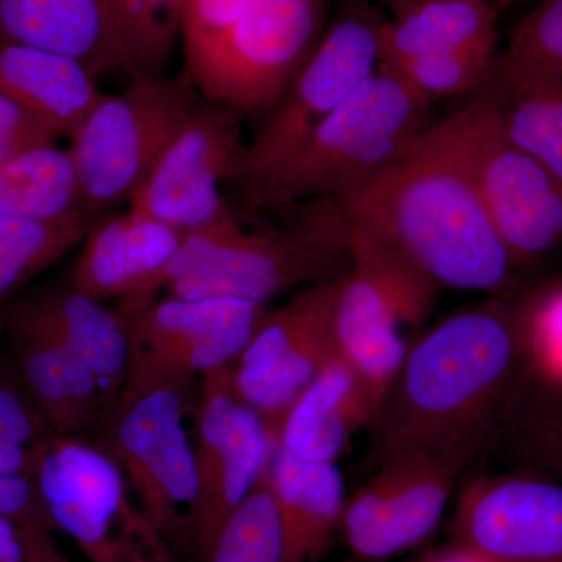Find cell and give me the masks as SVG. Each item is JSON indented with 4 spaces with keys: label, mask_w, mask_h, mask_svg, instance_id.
<instances>
[{
    "label": "cell",
    "mask_w": 562,
    "mask_h": 562,
    "mask_svg": "<svg viewBox=\"0 0 562 562\" xmlns=\"http://www.w3.org/2000/svg\"><path fill=\"white\" fill-rule=\"evenodd\" d=\"M60 557L50 531L0 516V562H50Z\"/></svg>",
    "instance_id": "cell-38"
},
{
    "label": "cell",
    "mask_w": 562,
    "mask_h": 562,
    "mask_svg": "<svg viewBox=\"0 0 562 562\" xmlns=\"http://www.w3.org/2000/svg\"><path fill=\"white\" fill-rule=\"evenodd\" d=\"M244 144L236 113L203 101L162 151L128 210L184 233L220 220L221 184L233 179Z\"/></svg>",
    "instance_id": "cell-15"
},
{
    "label": "cell",
    "mask_w": 562,
    "mask_h": 562,
    "mask_svg": "<svg viewBox=\"0 0 562 562\" xmlns=\"http://www.w3.org/2000/svg\"><path fill=\"white\" fill-rule=\"evenodd\" d=\"M190 0H109L117 68L131 79L162 77Z\"/></svg>",
    "instance_id": "cell-28"
},
{
    "label": "cell",
    "mask_w": 562,
    "mask_h": 562,
    "mask_svg": "<svg viewBox=\"0 0 562 562\" xmlns=\"http://www.w3.org/2000/svg\"><path fill=\"white\" fill-rule=\"evenodd\" d=\"M514 314H453L406 350L371 422L376 462L394 454L479 450L522 371Z\"/></svg>",
    "instance_id": "cell-1"
},
{
    "label": "cell",
    "mask_w": 562,
    "mask_h": 562,
    "mask_svg": "<svg viewBox=\"0 0 562 562\" xmlns=\"http://www.w3.org/2000/svg\"><path fill=\"white\" fill-rule=\"evenodd\" d=\"M494 44L439 52L397 63H380L409 90L431 102L447 95L475 94L490 76L497 52Z\"/></svg>",
    "instance_id": "cell-32"
},
{
    "label": "cell",
    "mask_w": 562,
    "mask_h": 562,
    "mask_svg": "<svg viewBox=\"0 0 562 562\" xmlns=\"http://www.w3.org/2000/svg\"><path fill=\"white\" fill-rule=\"evenodd\" d=\"M349 221L335 199L310 202L286 231H243L232 211L187 233L151 295L232 297L257 303L297 284L349 271Z\"/></svg>",
    "instance_id": "cell-3"
},
{
    "label": "cell",
    "mask_w": 562,
    "mask_h": 562,
    "mask_svg": "<svg viewBox=\"0 0 562 562\" xmlns=\"http://www.w3.org/2000/svg\"><path fill=\"white\" fill-rule=\"evenodd\" d=\"M373 414L368 391L338 353L291 403L277 425L276 442L303 461L336 462Z\"/></svg>",
    "instance_id": "cell-21"
},
{
    "label": "cell",
    "mask_w": 562,
    "mask_h": 562,
    "mask_svg": "<svg viewBox=\"0 0 562 562\" xmlns=\"http://www.w3.org/2000/svg\"><path fill=\"white\" fill-rule=\"evenodd\" d=\"M475 452H412L379 461L375 476L344 508L341 530L351 552L364 560H384L428 538Z\"/></svg>",
    "instance_id": "cell-13"
},
{
    "label": "cell",
    "mask_w": 562,
    "mask_h": 562,
    "mask_svg": "<svg viewBox=\"0 0 562 562\" xmlns=\"http://www.w3.org/2000/svg\"><path fill=\"white\" fill-rule=\"evenodd\" d=\"M0 44L65 55L95 77L120 69L109 0H0Z\"/></svg>",
    "instance_id": "cell-22"
},
{
    "label": "cell",
    "mask_w": 562,
    "mask_h": 562,
    "mask_svg": "<svg viewBox=\"0 0 562 562\" xmlns=\"http://www.w3.org/2000/svg\"><path fill=\"white\" fill-rule=\"evenodd\" d=\"M32 479L54 528L91 562H173L160 531L128 498L120 464L101 446L50 435Z\"/></svg>",
    "instance_id": "cell-9"
},
{
    "label": "cell",
    "mask_w": 562,
    "mask_h": 562,
    "mask_svg": "<svg viewBox=\"0 0 562 562\" xmlns=\"http://www.w3.org/2000/svg\"><path fill=\"white\" fill-rule=\"evenodd\" d=\"M279 519L280 562H314L341 527L342 475L335 462H310L273 442L265 471Z\"/></svg>",
    "instance_id": "cell-19"
},
{
    "label": "cell",
    "mask_w": 562,
    "mask_h": 562,
    "mask_svg": "<svg viewBox=\"0 0 562 562\" xmlns=\"http://www.w3.org/2000/svg\"><path fill=\"white\" fill-rule=\"evenodd\" d=\"M424 562H494L487 560L483 554L473 552V550L468 549V547L460 546L454 547V549L447 550V552H441L438 554H432V557L428 558Z\"/></svg>",
    "instance_id": "cell-41"
},
{
    "label": "cell",
    "mask_w": 562,
    "mask_h": 562,
    "mask_svg": "<svg viewBox=\"0 0 562 562\" xmlns=\"http://www.w3.org/2000/svg\"><path fill=\"white\" fill-rule=\"evenodd\" d=\"M32 305L98 379L109 405L116 401L127 382L132 353L124 314L70 284L32 301Z\"/></svg>",
    "instance_id": "cell-24"
},
{
    "label": "cell",
    "mask_w": 562,
    "mask_h": 562,
    "mask_svg": "<svg viewBox=\"0 0 562 562\" xmlns=\"http://www.w3.org/2000/svg\"><path fill=\"white\" fill-rule=\"evenodd\" d=\"M0 331H2V319H0Z\"/></svg>",
    "instance_id": "cell-44"
},
{
    "label": "cell",
    "mask_w": 562,
    "mask_h": 562,
    "mask_svg": "<svg viewBox=\"0 0 562 562\" xmlns=\"http://www.w3.org/2000/svg\"><path fill=\"white\" fill-rule=\"evenodd\" d=\"M386 18L371 0H342L308 60L277 103L231 180L244 205L297 154L313 132L380 66Z\"/></svg>",
    "instance_id": "cell-8"
},
{
    "label": "cell",
    "mask_w": 562,
    "mask_h": 562,
    "mask_svg": "<svg viewBox=\"0 0 562 562\" xmlns=\"http://www.w3.org/2000/svg\"><path fill=\"white\" fill-rule=\"evenodd\" d=\"M52 432L20 376L0 368V475L29 476Z\"/></svg>",
    "instance_id": "cell-35"
},
{
    "label": "cell",
    "mask_w": 562,
    "mask_h": 562,
    "mask_svg": "<svg viewBox=\"0 0 562 562\" xmlns=\"http://www.w3.org/2000/svg\"><path fill=\"white\" fill-rule=\"evenodd\" d=\"M79 210V184L69 150L52 144L0 165V216L50 220Z\"/></svg>",
    "instance_id": "cell-26"
},
{
    "label": "cell",
    "mask_w": 562,
    "mask_h": 562,
    "mask_svg": "<svg viewBox=\"0 0 562 562\" xmlns=\"http://www.w3.org/2000/svg\"><path fill=\"white\" fill-rule=\"evenodd\" d=\"M505 413L528 460L562 483V387L520 371Z\"/></svg>",
    "instance_id": "cell-31"
},
{
    "label": "cell",
    "mask_w": 562,
    "mask_h": 562,
    "mask_svg": "<svg viewBox=\"0 0 562 562\" xmlns=\"http://www.w3.org/2000/svg\"><path fill=\"white\" fill-rule=\"evenodd\" d=\"M522 369L535 379L562 387V283L546 288L514 313Z\"/></svg>",
    "instance_id": "cell-36"
},
{
    "label": "cell",
    "mask_w": 562,
    "mask_h": 562,
    "mask_svg": "<svg viewBox=\"0 0 562 562\" xmlns=\"http://www.w3.org/2000/svg\"><path fill=\"white\" fill-rule=\"evenodd\" d=\"M273 442L265 419L239 401L228 366L203 373L195 425L198 501L190 547L205 562L222 530L260 482Z\"/></svg>",
    "instance_id": "cell-11"
},
{
    "label": "cell",
    "mask_w": 562,
    "mask_h": 562,
    "mask_svg": "<svg viewBox=\"0 0 562 562\" xmlns=\"http://www.w3.org/2000/svg\"><path fill=\"white\" fill-rule=\"evenodd\" d=\"M454 532L494 562H562V483L528 473L476 480L458 503Z\"/></svg>",
    "instance_id": "cell-16"
},
{
    "label": "cell",
    "mask_w": 562,
    "mask_h": 562,
    "mask_svg": "<svg viewBox=\"0 0 562 562\" xmlns=\"http://www.w3.org/2000/svg\"><path fill=\"white\" fill-rule=\"evenodd\" d=\"M380 2L391 11L392 18H395L419 3L428 2V0H380ZM483 2H492V0H483Z\"/></svg>",
    "instance_id": "cell-42"
},
{
    "label": "cell",
    "mask_w": 562,
    "mask_h": 562,
    "mask_svg": "<svg viewBox=\"0 0 562 562\" xmlns=\"http://www.w3.org/2000/svg\"><path fill=\"white\" fill-rule=\"evenodd\" d=\"M90 225L81 210L50 220L0 216V258L36 276L85 239Z\"/></svg>",
    "instance_id": "cell-33"
},
{
    "label": "cell",
    "mask_w": 562,
    "mask_h": 562,
    "mask_svg": "<svg viewBox=\"0 0 562 562\" xmlns=\"http://www.w3.org/2000/svg\"><path fill=\"white\" fill-rule=\"evenodd\" d=\"M0 516L11 517L36 530H55L29 476L0 475Z\"/></svg>",
    "instance_id": "cell-39"
},
{
    "label": "cell",
    "mask_w": 562,
    "mask_h": 562,
    "mask_svg": "<svg viewBox=\"0 0 562 562\" xmlns=\"http://www.w3.org/2000/svg\"><path fill=\"white\" fill-rule=\"evenodd\" d=\"M347 221L351 271L368 277L390 295L401 310L403 324L419 325L431 313L438 284L390 235L364 222Z\"/></svg>",
    "instance_id": "cell-27"
},
{
    "label": "cell",
    "mask_w": 562,
    "mask_h": 562,
    "mask_svg": "<svg viewBox=\"0 0 562 562\" xmlns=\"http://www.w3.org/2000/svg\"><path fill=\"white\" fill-rule=\"evenodd\" d=\"M50 562H68V561H66L65 558L60 557V558H57V560H54Z\"/></svg>",
    "instance_id": "cell-43"
},
{
    "label": "cell",
    "mask_w": 562,
    "mask_h": 562,
    "mask_svg": "<svg viewBox=\"0 0 562 562\" xmlns=\"http://www.w3.org/2000/svg\"><path fill=\"white\" fill-rule=\"evenodd\" d=\"M20 375L29 397L54 435H79L109 406L101 383L63 341L32 302L10 321Z\"/></svg>",
    "instance_id": "cell-18"
},
{
    "label": "cell",
    "mask_w": 562,
    "mask_h": 562,
    "mask_svg": "<svg viewBox=\"0 0 562 562\" xmlns=\"http://www.w3.org/2000/svg\"><path fill=\"white\" fill-rule=\"evenodd\" d=\"M342 276L314 283L276 312L269 310L249 346L228 366L232 391L260 414L273 439L291 403L339 353L333 312Z\"/></svg>",
    "instance_id": "cell-12"
},
{
    "label": "cell",
    "mask_w": 562,
    "mask_h": 562,
    "mask_svg": "<svg viewBox=\"0 0 562 562\" xmlns=\"http://www.w3.org/2000/svg\"><path fill=\"white\" fill-rule=\"evenodd\" d=\"M344 214L390 235L438 286L501 292L516 261L495 228L449 124H432L405 154L342 201Z\"/></svg>",
    "instance_id": "cell-2"
},
{
    "label": "cell",
    "mask_w": 562,
    "mask_h": 562,
    "mask_svg": "<svg viewBox=\"0 0 562 562\" xmlns=\"http://www.w3.org/2000/svg\"><path fill=\"white\" fill-rule=\"evenodd\" d=\"M187 233L133 213H106L85 236L70 286L95 301L124 297V312L150 301L155 279L179 249Z\"/></svg>",
    "instance_id": "cell-17"
},
{
    "label": "cell",
    "mask_w": 562,
    "mask_h": 562,
    "mask_svg": "<svg viewBox=\"0 0 562 562\" xmlns=\"http://www.w3.org/2000/svg\"><path fill=\"white\" fill-rule=\"evenodd\" d=\"M268 303L232 297H166L122 312L132 353L127 376L192 379L238 360Z\"/></svg>",
    "instance_id": "cell-14"
},
{
    "label": "cell",
    "mask_w": 562,
    "mask_h": 562,
    "mask_svg": "<svg viewBox=\"0 0 562 562\" xmlns=\"http://www.w3.org/2000/svg\"><path fill=\"white\" fill-rule=\"evenodd\" d=\"M276 505L265 473L222 530L205 562H280Z\"/></svg>",
    "instance_id": "cell-34"
},
{
    "label": "cell",
    "mask_w": 562,
    "mask_h": 562,
    "mask_svg": "<svg viewBox=\"0 0 562 562\" xmlns=\"http://www.w3.org/2000/svg\"><path fill=\"white\" fill-rule=\"evenodd\" d=\"M60 138L41 117L0 94V165L24 151L52 146Z\"/></svg>",
    "instance_id": "cell-37"
},
{
    "label": "cell",
    "mask_w": 562,
    "mask_h": 562,
    "mask_svg": "<svg viewBox=\"0 0 562 562\" xmlns=\"http://www.w3.org/2000/svg\"><path fill=\"white\" fill-rule=\"evenodd\" d=\"M31 277V273L24 271L20 266L0 258V299L20 290Z\"/></svg>",
    "instance_id": "cell-40"
},
{
    "label": "cell",
    "mask_w": 562,
    "mask_h": 562,
    "mask_svg": "<svg viewBox=\"0 0 562 562\" xmlns=\"http://www.w3.org/2000/svg\"><path fill=\"white\" fill-rule=\"evenodd\" d=\"M322 27V0H190L183 72L205 101L257 114L290 90Z\"/></svg>",
    "instance_id": "cell-4"
},
{
    "label": "cell",
    "mask_w": 562,
    "mask_h": 562,
    "mask_svg": "<svg viewBox=\"0 0 562 562\" xmlns=\"http://www.w3.org/2000/svg\"><path fill=\"white\" fill-rule=\"evenodd\" d=\"M446 121L516 265L560 246L562 187L506 136L497 102L473 94Z\"/></svg>",
    "instance_id": "cell-10"
},
{
    "label": "cell",
    "mask_w": 562,
    "mask_h": 562,
    "mask_svg": "<svg viewBox=\"0 0 562 562\" xmlns=\"http://www.w3.org/2000/svg\"><path fill=\"white\" fill-rule=\"evenodd\" d=\"M431 125L430 102L379 66L246 206L342 201L397 160Z\"/></svg>",
    "instance_id": "cell-5"
},
{
    "label": "cell",
    "mask_w": 562,
    "mask_h": 562,
    "mask_svg": "<svg viewBox=\"0 0 562 562\" xmlns=\"http://www.w3.org/2000/svg\"><path fill=\"white\" fill-rule=\"evenodd\" d=\"M498 10L483 0H428L386 21L380 31V63L439 52L497 46Z\"/></svg>",
    "instance_id": "cell-25"
},
{
    "label": "cell",
    "mask_w": 562,
    "mask_h": 562,
    "mask_svg": "<svg viewBox=\"0 0 562 562\" xmlns=\"http://www.w3.org/2000/svg\"><path fill=\"white\" fill-rule=\"evenodd\" d=\"M191 380L127 376L116 401L101 414V447L120 464L140 512L166 542L188 546L198 501Z\"/></svg>",
    "instance_id": "cell-6"
},
{
    "label": "cell",
    "mask_w": 562,
    "mask_h": 562,
    "mask_svg": "<svg viewBox=\"0 0 562 562\" xmlns=\"http://www.w3.org/2000/svg\"><path fill=\"white\" fill-rule=\"evenodd\" d=\"M203 103L190 77H136L103 94L70 136L80 209L91 224L132 201L162 151Z\"/></svg>",
    "instance_id": "cell-7"
},
{
    "label": "cell",
    "mask_w": 562,
    "mask_h": 562,
    "mask_svg": "<svg viewBox=\"0 0 562 562\" xmlns=\"http://www.w3.org/2000/svg\"><path fill=\"white\" fill-rule=\"evenodd\" d=\"M401 324V310L379 284L350 268L344 273L333 312L336 347L368 391L375 413L408 350Z\"/></svg>",
    "instance_id": "cell-20"
},
{
    "label": "cell",
    "mask_w": 562,
    "mask_h": 562,
    "mask_svg": "<svg viewBox=\"0 0 562 562\" xmlns=\"http://www.w3.org/2000/svg\"><path fill=\"white\" fill-rule=\"evenodd\" d=\"M491 99L506 136L562 187V77L527 81Z\"/></svg>",
    "instance_id": "cell-29"
},
{
    "label": "cell",
    "mask_w": 562,
    "mask_h": 562,
    "mask_svg": "<svg viewBox=\"0 0 562 562\" xmlns=\"http://www.w3.org/2000/svg\"><path fill=\"white\" fill-rule=\"evenodd\" d=\"M0 94L68 138L103 98L80 61L21 44H0Z\"/></svg>",
    "instance_id": "cell-23"
},
{
    "label": "cell",
    "mask_w": 562,
    "mask_h": 562,
    "mask_svg": "<svg viewBox=\"0 0 562 562\" xmlns=\"http://www.w3.org/2000/svg\"><path fill=\"white\" fill-rule=\"evenodd\" d=\"M554 77H562V0H542L497 54L476 92L497 99L527 81Z\"/></svg>",
    "instance_id": "cell-30"
}]
</instances>
